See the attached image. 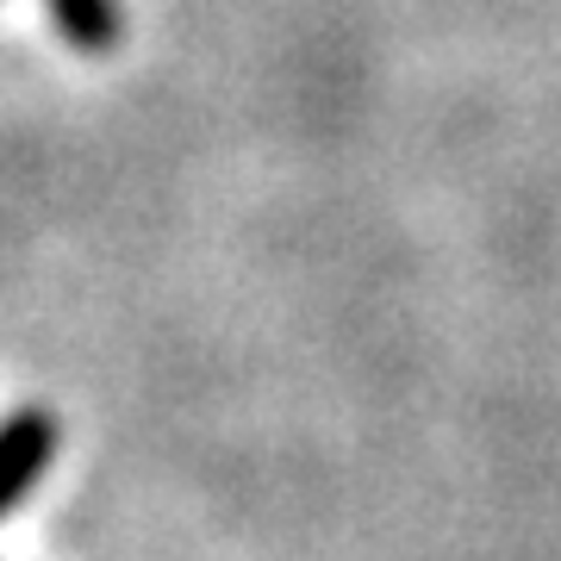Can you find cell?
I'll use <instances>...</instances> for the list:
<instances>
[{
	"instance_id": "cell-1",
	"label": "cell",
	"mask_w": 561,
	"mask_h": 561,
	"mask_svg": "<svg viewBox=\"0 0 561 561\" xmlns=\"http://www.w3.org/2000/svg\"><path fill=\"white\" fill-rule=\"evenodd\" d=\"M57 461V412L50 405H13L0 419V518L44 481Z\"/></svg>"
},
{
	"instance_id": "cell-2",
	"label": "cell",
	"mask_w": 561,
	"mask_h": 561,
	"mask_svg": "<svg viewBox=\"0 0 561 561\" xmlns=\"http://www.w3.org/2000/svg\"><path fill=\"white\" fill-rule=\"evenodd\" d=\"M50 20H57V32L76 44V50H94V57L125 38L119 0H50Z\"/></svg>"
}]
</instances>
